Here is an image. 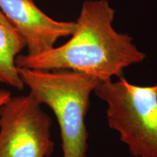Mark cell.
<instances>
[{"instance_id":"obj_1","label":"cell","mask_w":157,"mask_h":157,"mask_svg":"<svg viewBox=\"0 0 157 157\" xmlns=\"http://www.w3.org/2000/svg\"><path fill=\"white\" fill-rule=\"evenodd\" d=\"M115 13L108 0H86L68 42L36 56L19 55L17 68L71 70L101 82L120 77L124 68L142 63L146 55L129 34L114 29Z\"/></svg>"},{"instance_id":"obj_2","label":"cell","mask_w":157,"mask_h":157,"mask_svg":"<svg viewBox=\"0 0 157 157\" xmlns=\"http://www.w3.org/2000/svg\"><path fill=\"white\" fill-rule=\"evenodd\" d=\"M18 71L29 94L53 111L60 127L63 157H86L89 135L85 117L90 96L101 82L71 70L18 68Z\"/></svg>"},{"instance_id":"obj_3","label":"cell","mask_w":157,"mask_h":157,"mask_svg":"<svg viewBox=\"0 0 157 157\" xmlns=\"http://www.w3.org/2000/svg\"><path fill=\"white\" fill-rule=\"evenodd\" d=\"M107 104L109 126L134 157H157V83L139 86L123 76L102 82L94 91Z\"/></svg>"},{"instance_id":"obj_4","label":"cell","mask_w":157,"mask_h":157,"mask_svg":"<svg viewBox=\"0 0 157 157\" xmlns=\"http://www.w3.org/2000/svg\"><path fill=\"white\" fill-rule=\"evenodd\" d=\"M52 124L31 94L12 96L0 110V157H50Z\"/></svg>"},{"instance_id":"obj_5","label":"cell","mask_w":157,"mask_h":157,"mask_svg":"<svg viewBox=\"0 0 157 157\" xmlns=\"http://www.w3.org/2000/svg\"><path fill=\"white\" fill-rule=\"evenodd\" d=\"M0 10L24 39L29 56L50 50L59 39L71 36L76 29V21L52 19L34 0H0Z\"/></svg>"},{"instance_id":"obj_6","label":"cell","mask_w":157,"mask_h":157,"mask_svg":"<svg viewBox=\"0 0 157 157\" xmlns=\"http://www.w3.org/2000/svg\"><path fill=\"white\" fill-rule=\"evenodd\" d=\"M24 48V39L0 10V84L17 90L24 89L16 65L17 57Z\"/></svg>"},{"instance_id":"obj_7","label":"cell","mask_w":157,"mask_h":157,"mask_svg":"<svg viewBox=\"0 0 157 157\" xmlns=\"http://www.w3.org/2000/svg\"><path fill=\"white\" fill-rule=\"evenodd\" d=\"M12 97V94L7 90L0 89V110L3 105Z\"/></svg>"}]
</instances>
